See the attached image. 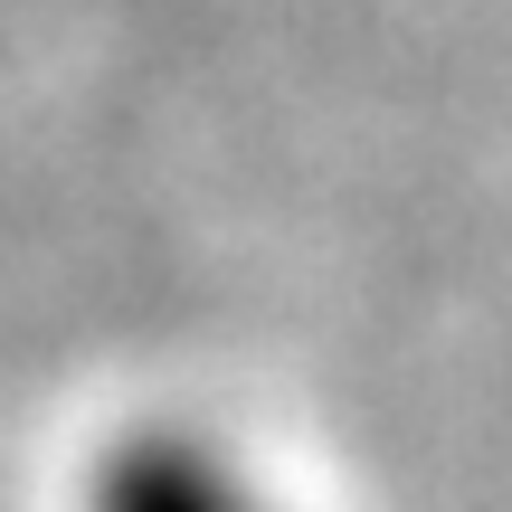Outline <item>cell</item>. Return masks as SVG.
Returning a JSON list of instances; mask_svg holds the SVG:
<instances>
[{"label": "cell", "instance_id": "cell-1", "mask_svg": "<svg viewBox=\"0 0 512 512\" xmlns=\"http://www.w3.org/2000/svg\"><path fill=\"white\" fill-rule=\"evenodd\" d=\"M95 512H256V494L181 437H133L95 475Z\"/></svg>", "mask_w": 512, "mask_h": 512}]
</instances>
